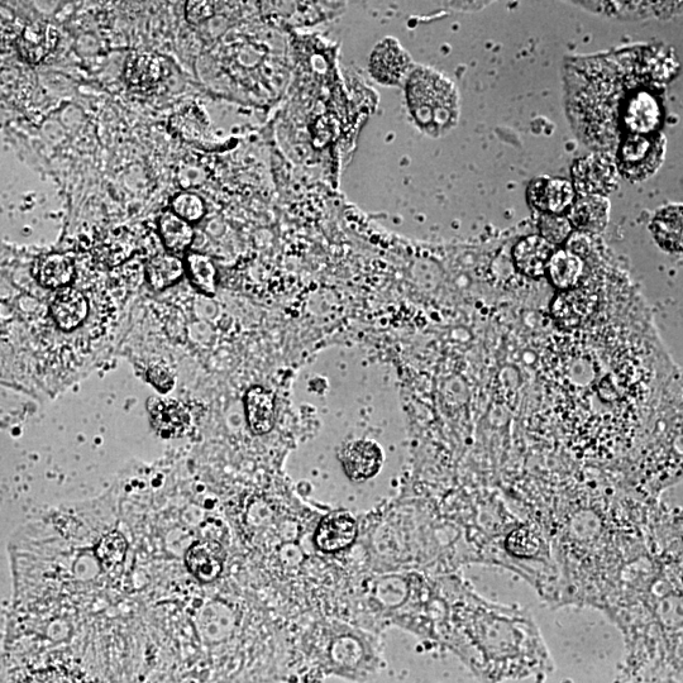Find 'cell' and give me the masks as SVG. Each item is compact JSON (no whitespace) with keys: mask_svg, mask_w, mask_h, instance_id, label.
<instances>
[{"mask_svg":"<svg viewBox=\"0 0 683 683\" xmlns=\"http://www.w3.org/2000/svg\"><path fill=\"white\" fill-rule=\"evenodd\" d=\"M405 95L413 121L420 131L441 137L453 130L460 117V95L446 76L418 66L405 81Z\"/></svg>","mask_w":683,"mask_h":683,"instance_id":"obj_1","label":"cell"},{"mask_svg":"<svg viewBox=\"0 0 683 683\" xmlns=\"http://www.w3.org/2000/svg\"><path fill=\"white\" fill-rule=\"evenodd\" d=\"M666 154L667 140L662 132L628 135L616 152V169L624 179L640 183L657 173Z\"/></svg>","mask_w":683,"mask_h":683,"instance_id":"obj_2","label":"cell"},{"mask_svg":"<svg viewBox=\"0 0 683 683\" xmlns=\"http://www.w3.org/2000/svg\"><path fill=\"white\" fill-rule=\"evenodd\" d=\"M572 185L577 195L608 197L619 184L615 161L603 154H591L572 166Z\"/></svg>","mask_w":683,"mask_h":683,"instance_id":"obj_3","label":"cell"},{"mask_svg":"<svg viewBox=\"0 0 683 683\" xmlns=\"http://www.w3.org/2000/svg\"><path fill=\"white\" fill-rule=\"evenodd\" d=\"M414 69L412 57L395 38H385L371 52L369 71L377 83L385 87L405 84Z\"/></svg>","mask_w":683,"mask_h":683,"instance_id":"obj_4","label":"cell"},{"mask_svg":"<svg viewBox=\"0 0 683 683\" xmlns=\"http://www.w3.org/2000/svg\"><path fill=\"white\" fill-rule=\"evenodd\" d=\"M530 205L542 214L565 216L577 197L570 180L561 178H538L528 188Z\"/></svg>","mask_w":683,"mask_h":683,"instance_id":"obj_5","label":"cell"},{"mask_svg":"<svg viewBox=\"0 0 683 683\" xmlns=\"http://www.w3.org/2000/svg\"><path fill=\"white\" fill-rule=\"evenodd\" d=\"M623 117L629 135H653L662 124V104L656 95L639 92L627 100Z\"/></svg>","mask_w":683,"mask_h":683,"instance_id":"obj_6","label":"cell"},{"mask_svg":"<svg viewBox=\"0 0 683 683\" xmlns=\"http://www.w3.org/2000/svg\"><path fill=\"white\" fill-rule=\"evenodd\" d=\"M597 296L592 291L584 288H573L561 291L554 298L551 313L552 317L563 328H576L595 312Z\"/></svg>","mask_w":683,"mask_h":683,"instance_id":"obj_7","label":"cell"},{"mask_svg":"<svg viewBox=\"0 0 683 683\" xmlns=\"http://www.w3.org/2000/svg\"><path fill=\"white\" fill-rule=\"evenodd\" d=\"M568 221L572 228L584 234H599L608 227L610 202L600 195H577L568 210Z\"/></svg>","mask_w":683,"mask_h":683,"instance_id":"obj_8","label":"cell"},{"mask_svg":"<svg viewBox=\"0 0 683 683\" xmlns=\"http://www.w3.org/2000/svg\"><path fill=\"white\" fill-rule=\"evenodd\" d=\"M137 251V238L130 229L121 227L104 232L93 247L94 260L105 269H114L130 260Z\"/></svg>","mask_w":683,"mask_h":683,"instance_id":"obj_9","label":"cell"},{"mask_svg":"<svg viewBox=\"0 0 683 683\" xmlns=\"http://www.w3.org/2000/svg\"><path fill=\"white\" fill-rule=\"evenodd\" d=\"M342 467L353 481H365L375 476L382 466V451L375 442L356 441L342 452Z\"/></svg>","mask_w":683,"mask_h":683,"instance_id":"obj_10","label":"cell"},{"mask_svg":"<svg viewBox=\"0 0 683 683\" xmlns=\"http://www.w3.org/2000/svg\"><path fill=\"white\" fill-rule=\"evenodd\" d=\"M553 253L554 247L541 236L525 237L514 247V264L520 274L530 279H541L547 274Z\"/></svg>","mask_w":683,"mask_h":683,"instance_id":"obj_11","label":"cell"},{"mask_svg":"<svg viewBox=\"0 0 683 683\" xmlns=\"http://www.w3.org/2000/svg\"><path fill=\"white\" fill-rule=\"evenodd\" d=\"M169 73V64L164 57L152 54V52H142L128 60L124 75L131 87L138 90H150L164 83Z\"/></svg>","mask_w":683,"mask_h":683,"instance_id":"obj_12","label":"cell"},{"mask_svg":"<svg viewBox=\"0 0 683 683\" xmlns=\"http://www.w3.org/2000/svg\"><path fill=\"white\" fill-rule=\"evenodd\" d=\"M357 537L355 519L347 514L328 515L315 532V543L323 552L342 551L352 546Z\"/></svg>","mask_w":683,"mask_h":683,"instance_id":"obj_13","label":"cell"},{"mask_svg":"<svg viewBox=\"0 0 683 683\" xmlns=\"http://www.w3.org/2000/svg\"><path fill=\"white\" fill-rule=\"evenodd\" d=\"M148 412L152 425L161 436L174 438L188 432L190 414L178 401L151 399L148 403Z\"/></svg>","mask_w":683,"mask_h":683,"instance_id":"obj_14","label":"cell"},{"mask_svg":"<svg viewBox=\"0 0 683 683\" xmlns=\"http://www.w3.org/2000/svg\"><path fill=\"white\" fill-rule=\"evenodd\" d=\"M223 548L217 542L202 541L194 543L186 553L185 562L188 570L202 582H213L223 572Z\"/></svg>","mask_w":683,"mask_h":683,"instance_id":"obj_15","label":"cell"},{"mask_svg":"<svg viewBox=\"0 0 683 683\" xmlns=\"http://www.w3.org/2000/svg\"><path fill=\"white\" fill-rule=\"evenodd\" d=\"M89 304L81 291L64 288L55 295L51 303L52 318L62 331H74L87 319Z\"/></svg>","mask_w":683,"mask_h":683,"instance_id":"obj_16","label":"cell"},{"mask_svg":"<svg viewBox=\"0 0 683 683\" xmlns=\"http://www.w3.org/2000/svg\"><path fill=\"white\" fill-rule=\"evenodd\" d=\"M59 40V31L50 23H33L22 32L18 49L23 59L31 64H40L56 49Z\"/></svg>","mask_w":683,"mask_h":683,"instance_id":"obj_17","label":"cell"},{"mask_svg":"<svg viewBox=\"0 0 683 683\" xmlns=\"http://www.w3.org/2000/svg\"><path fill=\"white\" fill-rule=\"evenodd\" d=\"M245 410L248 425L255 434H267L275 427V396L271 391L255 386L247 391Z\"/></svg>","mask_w":683,"mask_h":683,"instance_id":"obj_18","label":"cell"},{"mask_svg":"<svg viewBox=\"0 0 683 683\" xmlns=\"http://www.w3.org/2000/svg\"><path fill=\"white\" fill-rule=\"evenodd\" d=\"M585 272V261L570 250L554 251L547 267L554 288L565 291L577 288Z\"/></svg>","mask_w":683,"mask_h":683,"instance_id":"obj_19","label":"cell"},{"mask_svg":"<svg viewBox=\"0 0 683 683\" xmlns=\"http://www.w3.org/2000/svg\"><path fill=\"white\" fill-rule=\"evenodd\" d=\"M652 233L658 246L668 252H681L683 242V216L681 205L658 210L652 222Z\"/></svg>","mask_w":683,"mask_h":683,"instance_id":"obj_20","label":"cell"},{"mask_svg":"<svg viewBox=\"0 0 683 683\" xmlns=\"http://www.w3.org/2000/svg\"><path fill=\"white\" fill-rule=\"evenodd\" d=\"M35 276L38 283L45 288H68L75 276L74 261L62 253L42 256L35 265Z\"/></svg>","mask_w":683,"mask_h":683,"instance_id":"obj_21","label":"cell"},{"mask_svg":"<svg viewBox=\"0 0 683 683\" xmlns=\"http://www.w3.org/2000/svg\"><path fill=\"white\" fill-rule=\"evenodd\" d=\"M185 272L184 262L170 253L152 257L146 265V276L152 289L165 290L180 281Z\"/></svg>","mask_w":683,"mask_h":683,"instance_id":"obj_22","label":"cell"},{"mask_svg":"<svg viewBox=\"0 0 683 683\" xmlns=\"http://www.w3.org/2000/svg\"><path fill=\"white\" fill-rule=\"evenodd\" d=\"M190 283L200 293L213 296L217 291L218 272L210 257L199 252H191L184 262Z\"/></svg>","mask_w":683,"mask_h":683,"instance_id":"obj_23","label":"cell"},{"mask_svg":"<svg viewBox=\"0 0 683 683\" xmlns=\"http://www.w3.org/2000/svg\"><path fill=\"white\" fill-rule=\"evenodd\" d=\"M159 232L162 242L171 252H184L194 241V229L191 224L167 210L160 217Z\"/></svg>","mask_w":683,"mask_h":683,"instance_id":"obj_24","label":"cell"},{"mask_svg":"<svg viewBox=\"0 0 683 683\" xmlns=\"http://www.w3.org/2000/svg\"><path fill=\"white\" fill-rule=\"evenodd\" d=\"M539 236L554 246L563 245L572 236L573 228L566 216L556 214H542L538 223Z\"/></svg>","mask_w":683,"mask_h":683,"instance_id":"obj_25","label":"cell"},{"mask_svg":"<svg viewBox=\"0 0 683 683\" xmlns=\"http://www.w3.org/2000/svg\"><path fill=\"white\" fill-rule=\"evenodd\" d=\"M171 212L188 223L199 222L205 214V204L199 195L183 191L171 202Z\"/></svg>","mask_w":683,"mask_h":683,"instance_id":"obj_26","label":"cell"},{"mask_svg":"<svg viewBox=\"0 0 683 683\" xmlns=\"http://www.w3.org/2000/svg\"><path fill=\"white\" fill-rule=\"evenodd\" d=\"M99 557L104 563H117L123 557L124 541L121 536L111 534L103 538L98 547Z\"/></svg>","mask_w":683,"mask_h":683,"instance_id":"obj_27","label":"cell"},{"mask_svg":"<svg viewBox=\"0 0 683 683\" xmlns=\"http://www.w3.org/2000/svg\"><path fill=\"white\" fill-rule=\"evenodd\" d=\"M213 6L207 2H190L186 6V18L191 23H200L213 16Z\"/></svg>","mask_w":683,"mask_h":683,"instance_id":"obj_28","label":"cell"},{"mask_svg":"<svg viewBox=\"0 0 683 683\" xmlns=\"http://www.w3.org/2000/svg\"><path fill=\"white\" fill-rule=\"evenodd\" d=\"M151 380L157 388L162 390L169 389L173 386V379H171L169 372L165 370L152 371Z\"/></svg>","mask_w":683,"mask_h":683,"instance_id":"obj_29","label":"cell"}]
</instances>
